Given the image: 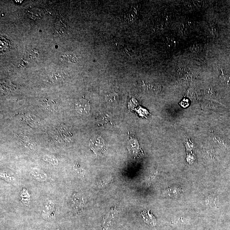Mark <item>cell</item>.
<instances>
[{
	"label": "cell",
	"mask_w": 230,
	"mask_h": 230,
	"mask_svg": "<svg viewBox=\"0 0 230 230\" xmlns=\"http://www.w3.org/2000/svg\"><path fill=\"white\" fill-rule=\"evenodd\" d=\"M75 109L78 113L84 115L88 113L90 110L88 102L85 100H81L75 104Z\"/></svg>",
	"instance_id": "obj_4"
},
{
	"label": "cell",
	"mask_w": 230,
	"mask_h": 230,
	"mask_svg": "<svg viewBox=\"0 0 230 230\" xmlns=\"http://www.w3.org/2000/svg\"><path fill=\"white\" fill-rule=\"evenodd\" d=\"M182 193V190L181 188L175 187V188H170L162 191V194L165 196L169 197L170 198H177L179 197Z\"/></svg>",
	"instance_id": "obj_6"
},
{
	"label": "cell",
	"mask_w": 230,
	"mask_h": 230,
	"mask_svg": "<svg viewBox=\"0 0 230 230\" xmlns=\"http://www.w3.org/2000/svg\"><path fill=\"white\" fill-rule=\"evenodd\" d=\"M144 218L145 222L152 226H154L156 224V220L154 216L150 213L149 211H147L145 212L144 214Z\"/></svg>",
	"instance_id": "obj_11"
},
{
	"label": "cell",
	"mask_w": 230,
	"mask_h": 230,
	"mask_svg": "<svg viewBox=\"0 0 230 230\" xmlns=\"http://www.w3.org/2000/svg\"><path fill=\"white\" fill-rule=\"evenodd\" d=\"M200 46L199 44H193V45L191 46V50L193 52H197L199 51L200 49Z\"/></svg>",
	"instance_id": "obj_17"
},
{
	"label": "cell",
	"mask_w": 230,
	"mask_h": 230,
	"mask_svg": "<svg viewBox=\"0 0 230 230\" xmlns=\"http://www.w3.org/2000/svg\"><path fill=\"white\" fill-rule=\"evenodd\" d=\"M30 174L36 181L44 182L47 181L48 177L47 173L39 168H33L30 172Z\"/></svg>",
	"instance_id": "obj_3"
},
{
	"label": "cell",
	"mask_w": 230,
	"mask_h": 230,
	"mask_svg": "<svg viewBox=\"0 0 230 230\" xmlns=\"http://www.w3.org/2000/svg\"><path fill=\"white\" fill-rule=\"evenodd\" d=\"M43 107L45 108L48 111H52L55 108L56 106L55 104H54V102L53 101H49V100H46L44 101Z\"/></svg>",
	"instance_id": "obj_14"
},
{
	"label": "cell",
	"mask_w": 230,
	"mask_h": 230,
	"mask_svg": "<svg viewBox=\"0 0 230 230\" xmlns=\"http://www.w3.org/2000/svg\"><path fill=\"white\" fill-rule=\"evenodd\" d=\"M85 200L84 197L79 193H76L73 194L71 199V205L74 209H80L84 205Z\"/></svg>",
	"instance_id": "obj_5"
},
{
	"label": "cell",
	"mask_w": 230,
	"mask_h": 230,
	"mask_svg": "<svg viewBox=\"0 0 230 230\" xmlns=\"http://www.w3.org/2000/svg\"><path fill=\"white\" fill-rule=\"evenodd\" d=\"M61 60L63 62L68 63H76L78 61L76 56L74 54H65L61 57Z\"/></svg>",
	"instance_id": "obj_10"
},
{
	"label": "cell",
	"mask_w": 230,
	"mask_h": 230,
	"mask_svg": "<svg viewBox=\"0 0 230 230\" xmlns=\"http://www.w3.org/2000/svg\"><path fill=\"white\" fill-rule=\"evenodd\" d=\"M25 120L29 124L32 126L37 127L39 125V120L33 115H27L25 118Z\"/></svg>",
	"instance_id": "obj_12"
},
{
	"label": "cell",
	"mask_w": 230,
	"mask_h": 230,
	"mask_svg": "<svg viewBox=\"0 0 230 230\" xmlns=\"http://www.w3.org/2000/svg\"><path fill=\"white\" fill-rule=\"evenodd\" d=\"M220 78L221 80L223 82L226 83L227 84H230V76L223 74L221 75Z\"/></svg>",
	"instance_id": "obj_16"
},
{
	"label": "cell",
	"mask_w": 230,
	"mask_h": 230,
	"mask_svg": "<svg viewBox=\"0 0 230 230\" xmlns=\"http://www.w3.org/2000/svg\"><path fill=\"white\" fill-rule=\"evenodd\" d=\"M56 208L55 202L52 200H48L45 202L42 210V216L47 220H51L54 216Z\"/></svg>",
	"instance_id": "obj_1"
},
{
	"label": "cell",
	"mask_w": 230,
	"mask_h": 230,
	"mask_svg": "<svg viewBox=\"0 0 230 230\" xmlns=\"http://www.w3.org/2000/svg\"><path fill=\"white\" fill-rule=\"evenodd\" d=\"M69 76L66 73L63 72H55L52 74L51 78L53 81L55 82H61L67 80Z\"/></svg>",
	"instance_id": "obj_8"
},
{
	"label": "cell",
	"mask_w": 230,
	"mask_h": 230,
	"mask_svg": "<svg viewBox=\"0 0 230 230\" xmlns=\"http://www.w3.org/2000/svg\"><path fill=\"white\" fill-rule=\"evenodd\" d=\"M43 159L46 162L49 163L53 166H56L58 165V160L55 156L51 155H45L43 157Z\"/></svg>",
	"instance_id": "obj_13"
},
{
	"label": "cell",
	"mask_w": 230,
	"mask_h": 230,
	"mask_svg": "<svg viewBox=\"0 0 230 230\" xmlns=\"http://www.w3.org/2000/svg\"></svg>",
	"instance_id": "obj_19"
},
{
	"label": "cell",
	"mask_w": 230,
	"mask_h": 230,
	"mask_svg": "<svg viewBox=\"0 0 230 230\" xmlns=\"http://www.w3.org/2000/svg\"><path fill=\"white\" fill-rule=\"evenodd\" d=\"M56 230H61L59 229L58 228V229H57Z\"/></svg>",
	"instance_id": "obj_18"
},
{
	"label": "cell",
	"mask_w": 230,
	"mask_h": 230,
	"mask_svg": "<svg viewBox=\"0 0 230 230\" xmlns=\"http://www.w3.org/2000/svg\"><path fill=\"white\" fill-rule=\"evenodd\" d=\"M1 177L8 182H13L16 180L15 176L10 170H1Z\"/></svg>",
	"instance_id": "obj_7"
},
{
	"label": "cell",
	"mask_w": 230,
	"mask_h": 230,
	"mask_svg": "<svg viewBox=\"0 0 230 230\" xmlns=\"http://www.w3.org/2000/svg\"><path fill=\"white\" fill-rule=\"evenodd\" d=\"M116 213L115 212H111L109 213L108 215L106 216L104 219V223H103V228L104 229H107L111 225L113 221L116 216Z\"/></svg>",
	"instance_id": "obj_9"
},
{
	"label": "cell",
	"mask_w": 230,
	"mask_h": 230,
	"mask_svg": "<svg viewBox=\"0 0 230 230\" xmlns=\"http://www.w3.org/2000/svg\"><path fill=\"white\" fill-rule=\"evenodd\" d=\"M118 97L117 95L115 93H111L109 94H108L106 97V99L109 102H112L116 99V98Z\"/></svg>",
	"instance_id": "obj_15"
},
{
	"label": "cell",
	"mask_w": 230,
	"mask_h": 230,
	"mask_svg": "<svg viewBox=\"0 0 230 230\" xmlns=\"http://www.w3.org/2000/svg\"><path fill=\"white\" fill-rule=\"evenodd\" d=\"M103 138L99 136H95L91 140L90 147L95 153H101L104 148Z\"/></svg>",
	"instance_id": "obj_2"
}]
</instances>
